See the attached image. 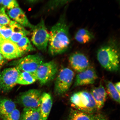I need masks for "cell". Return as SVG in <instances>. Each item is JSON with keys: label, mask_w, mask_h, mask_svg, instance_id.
Listing matches in <instances>:
<instances>
[{"label": "cell", "mask_w": 120, "mask_h": 120, "mask_svg": "<svg viewBox=\"0 0 120 120\" xmlns=\"http://www.w3.org/2000/svg\"><path fill=\"white\" fill-rule=\"evenodd\" d=\"M8 13L9 17L19 25L31 29L34 25L29 22L26 15L19 7L8 10Z\"/></svg>", "instance_id": "5bb4252c"}, {"label": "cell", "mask_w": 120, "mask_h": 120, "mask_svg": "<svg viewBox=\"0 0 120 120\" xmlns=\"http://www.w3.org/2000/svg\"><path fill=\"white\" fill-rule=\"evenodd\" d=\"M10 25L12 32L9 40L16 44L22 38L26 37L30 34L29 31L14 21H11Z\"/></svg>", "instance_id": "e0dca14e"}, {"label": "cell", "mask_w": 120, "mask_h": 120, "mask_svg": "<svg viewBox=\"0 0 120 120\" xmlns=\"http://www.w3.org/2000/svg\"><path fill=\"white\" fill-rule=\"evenodd\" d=\"M58 67L55 61L43 63L34 73L37 80L42 85L48 83L55 78L58 73Z\"/></svg>", "instance_id": "8992f818"}, {"label": "cell", "mask_w": 120, "mask_h": 120, "mask_svg": "<svg viewBox=\"0 0 120 120\" xmlns=\"http://www.w3.org/2000/svg\"><path fill=\"white\" fill-rule=\"evenodd\" d=\"M71 105L74 109L88 113L98 112L96 104L90 92L86 91L74 93L70 98Z\"/></svg>", "instance_id": "3957f363"}, {"label": "cell", "mask_w": 120, "mask_h": 120, "mask_svg": "<svg viewBox=\"0 0 120 120\" xmlns=\"http://www.w3.org/2000/svg\"><path fill=\"white\" fill-rule=\"evenodd\" d=\"M16 109L14 101L9 99L0 98V117L2 118Z\"/></svg>", "instance_id": "ac0fdd59"}, {"label": "cell", "mask_w": 120, "mask_h": 120, "mask_svg": "<svg viewBox=\"0 0 120 120\" xmlns=\"http://www.w3.org/2000/svg\"><path fill=\"white\" fill-rule=\"evenodd\" d=\"M74 76V72L70 68L66 67L61 69L55 82V94L61 96L67 93L72 83Z\"/></svg>", "instance_id": "5b68a950"}, {"label": "cell", "mask_w": 120, "mask_h": 120, "mask_svg": "<svg viewBox=\"0 0 120 120\" xmlns=\"http://www.w3.org/2000/svg\"><path fill=\"white\" fill-rule=\"evenodd\" d=\"M68 120H108L106 116L97 112L88 113L80 111L74 109L70 110Z\"/></svg>", "instance_id": "4fadbf2b"}, {"label": "cell", "mask_w": 120, "mask_h": 120, "mask_svg": "<svg viewBox=\"0 0 120 120\" xmlns=\"http://www.w3.org/2000/svg\"><path fill=\"white\" fill-rule=\"evenodd\" d=\"M37 80L34 73L21 72L18 78L17 83L22 85H29L34 83Z\"/></svg>", "instance_id": "44dd1931"}, {"label": "cell", "mask_w": 120, "mask_h": 120, "mask_svg": "<svg viewBox=\"0 0 120 120\" xmlns=\"http://www.w3.org/2000/svg\"><path fill=\"white\" fill-rule=\"evenodd\" d=\"M40 107L24 108L20 114L19 120H40Z\"/></svg>", "instance_id": "d6986e66"}, {"label": "cell", "mask_w": 120, "mask_h": 120, "mask_svg": "<svg viewBox=\"0 0 120 120\" xmlns=\"http://www.w3.org/2000/svg\"><path fill=\"white\" fill-rule=\"evenodd\" d=\"M2 0H0V4H1V3H2Z\"/></svg>", "instance_id": "1f68e13d"}, {"label": "cell", "mask_w": 120, "mask_h": 120, "mask_svg": "<svg viewBox=\"0 0 120 120\" xmlns=\"http://www.w3.org/2000/svg\"><path fill=\"white\" fill-rule=\"evenodd\" d=\"M106 92L112 100L118 103L120 102V94L115 88L114 84L109 81L106 83Z\"/></svg>", "instance_id": "603a6c76"}, {"label": "cell", "mask_w": 120, "mask_h": 120, "mask_svg": "<svg viewBox=\"0 0 120 120\" xmlns=\"http://www.w3.org/2000/svg\"><path fill=\"white\" fill-rule=\"evenodd\" d=\"M11 21L6 13L5 8L3 6H0V25L2 26L9 25Z\"/></svg>", "instance_id": "d4e9b609"}, {"label": "cell", "mask_w": 120, "mask_h": 120, "mask_svg": "<svg viewBox=\"0 0 120 120\" xmlns=\"http://www.w3.org/2000/svg\"><path fill=\"white\" fill-rule=\"evenodd\" d=\"M69 1L60 0L51 1L49 4V7L51 8H55L67 3Z\"/></svg>", "instance_id": "83f0119b"}, {"label": "cell", "mask_w": 120, "mask_h": 120, "mask_svg": "<svg viewBox=\"0 0 120 120\" xmlns=\"http://www.w3.org/2000/svg\"><path fill=\"white\" fill-rule=\"evenodd\" d=\"M64 18L61 17L51 29L49 51L52 56L64 53L69 47L70 39L69 27Z\"/></svg>", "instance_id": "6da1fadb"}, {"label": "cell", "mask_w": 120, "mask_h": 120, "mask_svg": "<svg viewBox=\"0 0 120 120\" xmlns=\"http://www.w3.org/2000/svg\"><path fill=\"white\" fill-rule=\"evenodd\" d=\"M1 40H0V44L1 42Z\"/></svg>", "instance_id": "d6a6232c"}, {"label": "cell", "mask_w": 120, "mask_h": 120, "mask_svg": "<svg viewBox=\"0 0 120 120\" xmlns=\"http://www.w3.org/2000/svg\"><path fill=\"white\" fill-rule=\"evenodd\" d=\"M1 4L4 8H7L8 10L19 7L17 1L15 0H2Z\"/></svg>", "instance_id": "4316f807"}, {"label": "cell", "mask_w": 120, "mask_h": 120, "mask_svg": "<svg viewBox=\"0 0 120 120\" xmlns=\"http://www.w3.org/2000/svg\"><path fill=\"white\" fill-rule=\"evenodd\" d=\"M32 32L31 41L39 50L45 52L48 45L49 34L47 31L44 21L42 19L37 25L31 29Z\"/></svg>", "instance_id": "277c9868"}, {"label": "cell", "mask_w": 120, "mask_h": 120, "mask_svg": "<svg viewBox=\"0 0 120 120\" xmlns=\"http://www.w3.org/2000/svg\"><path fill=\"white\" fill-rule=\"evenodd\" d=\"M44 63L42 57L38 54L27 55L13 62V65L21 71L34 73Z\"/></svg>", "instance_id": "ba28073f"}, {"label": "cell", "mask_w": 120, "mask_h": 120, "mask_svg": "<svg viewBox=\"0 0 120 120\" xmlns=\"http://www.w3.org/2000/svg\"><path fill=\"white\" fill-rule=\"evenodd\" d=\"M115 48L109 45L103 46L97 53L98 60L105 69L111 72L117 71L120 68V56Z\"/></svg>", "instance_id": "7a4b0ae2"}, {"label": "cell", "mask_w": 120, "mask_h": 120, "mask_svg": "<svg viewBox=\"0 0 120 120\" xmlns=\"http://www.w3.org/2000/svg\"><path fill=\"white\" fill-rule=\"evenodd\" d=\"M2 25H0V31L1 28V27H2Z\"/></svg>", "instance_id": "4dcf8cb0"}, {"label": "cell", "mask_w": 120, "mask_h": 120, "mask_svg": "<svg viewBox=\"0 0 120 120\" xmlns=\"http://www.w3.org/2000/svg\"><path fill=\"white\" fill-rule=\"evenodd\" d=\"M7 60L0 53V70L3 66L7 62Z\"/></svg>", "instance_id": "f1b7e54d"}, {"label": "cell", "mask_w": 120, "mask_h": 120, "mask_svg": "<svg viewBox=\"0 0 120 120\" xmlns=\"http://www.w3.org/2000/svg\"><path fill=\"white\" fill-rule=\"evenodd\" d=\"M94 38V36L92 33L84 28H80L78 30L75 35V38L76 41L82 44L89 42Z\"/></svg>", "instance_id": "ffe728a7"}, {"label": "cell", "mask_w": 120, "mask_h": 120, "mask_svg": "<svg viewBox=\"0 0 120 120\" xmlns=\"http://www.w3.org/2000/svg\"><path fill=\"white\" fill-rule=\"evenodd\" d=\"M97 79L98 76L95 69L89 67L76 75L74 87L93 84Z\"/></svg>", "instance_id": "8fae6325"}, {"label": "cell", "mask_w": 120, "mask_h": 120, "mask_svg": "<svg viewBox=\"0 0 120 120\" xmlns=\"http://www.w3.org/2000/svg\"><path fill=\"white\" fill-rule=\"evenodd\" d=\"M96 104L98 111L104 106L108 94L104 86L100 84L98 86L92 88L90 92Z\"/></svg>", "instance_id": "2e32d148"}, {"label": "cell", "mask_w": 120, "mask_h": 120, "mask_svg": "<svg viewBox=\"0 0 120 120\" xmlns=\"http://www.w3.org/2000/svg\"><path fill=\"white\" fill-rule=\"evenodd\" d=\"M69 61L72 68L78 73L90 67L89 60L84 54L80 52L72 54L69 57Z\"/></svg>", "instance_id": "7c38bea8"}, {"label": "cell", "mask_w": 120, "mask_h": 120, "mask_svg": "<svg viewBox=\"0 0 120 120\" xmlns=\"http://www.w3.org/2000/svg\"><path fill=\"white\" fill-rule=\"evenodd\" d=\"M16 44L19 50L24 55L26 52L35 50L29 39L26 37L22 38Z\"/></svg>", "instance_id": "7402d4cb"}, {"label": "cell", "mask_w": 120, "mask_h": 120, "mask_svg": "<svg viewBox=\"0 0 120 120\" xmlns=\"http://www.w3.org/2000/svg\"><path fill=\"white\" fill-rule=\"evenodd\" d=\"M0 53L7 60L20 58L24 55L19 50L16 43L9 40H2L1 41Z\"/></svg>", "instance_id": "30bf717a"}, {"label": "cell", "mask_w": 120, "mask_h": 120, "mask_svg": "<svg viewBox=\"0 0 120 120\" xmlns=\"http://www.w3.org/2000/svg\"><path fill=\"white\" fill-rule=\"evenodd\" d=\"M52 105V100L50 94L45 92L42 94L40 109V120H47Z\"/></svg>", "instance_id": "9a60e30c"}, {"label": "cell", "mask_w": 120, "mask_h": 120, "mask_svg": "<svg viewBox=\"0 0 120 120\" xmlns=\"http://www.w3.org/2000/svg\"><path fill=\"white\" fill-rule=\"evenodd\" d=\"M20 113L17 109H15L9 114L2 118L3 120H19Z\"/></svg>", "instance_id": "484cf974"}, {"label": "cell", "mask_w": 120, "mask_h": 120, "mask_svg": "<svg viewBox=\"0 0 120 120\" xmlns=\"http://www.w3.org/2000/svg\"><path fill=\"white\" fill-rule=\"evenodd\" d=\"M42 94L40 90L30 89L20 94L17 101L25 108H38L41 104Z\"/></svg>", "instance_id": "9c48e42d"}, {"label": "cell", "mask_w": 120, "mask_h": 120, "mask_svg": "<svg viewBox=\"0 0 120 120\" xmlns=\"http://www.w3.org/2000/svg\"><path fill=\"white\" fill-rule=\"evenodd\" d=\"M21 72L15 67L6 68L0 72V91L7 92L12 89L17 84Z\"/></svg>", "instance_id": "52a82bcc"}, {"label": "cell", "mask_w": 120, "mask_h": 120, "mask_svg": "<svg viewBox=\"0 0 120 120\" xmlns=\"http://www.w3.org/2000/svg\"><path fill=\"white\" fill-rule=\"evenodd\" d=\"M120 82H117L116 83L114 84V85L115 88L120 94Z\"/></svg>", "instance_id": "f546056e"}, {"label": "cell", "mask_w": 120, "mask_h": 120, "mask_svg": "<svg viewBox=\"0 0 120 120\" xmlns=\"http://www.w3.org/2000/svg\"><path fill=\"white\" fill-rule=\"evenodd\" d=\"M12 32V28L10 25L2 26L0 31V40H9Z\"/></svg>", "instance_id": "cb8c5ba5"}]
</instances>
